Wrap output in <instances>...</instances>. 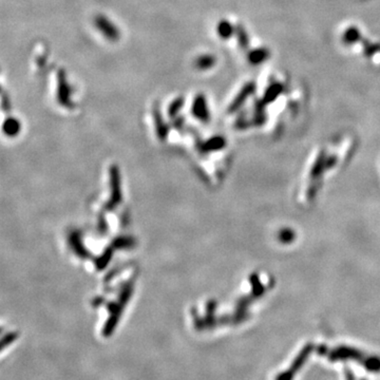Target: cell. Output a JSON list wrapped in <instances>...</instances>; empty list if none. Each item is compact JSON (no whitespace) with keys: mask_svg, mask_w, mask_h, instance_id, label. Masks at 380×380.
I'll list each match as a JSON object with an SVG mask.
<instances>
[{"mask_svg":"<svg viewBox=\"0 0 380 380\" xmlns=\"http://www.w3.org/2000/svg\"><path fill=\"white\" fill-rule=\"evenodd\" d=\"M15 339V335H8V336H5V337L3 338V340H2V347H4L5 345H6V342H9V343H10V342L12 341V340H14Z\"/></svg>","mask_w":380,"mask_h":380,"instance_id":"ba28073f","label":"cell"},{"mask_svg":"<svg viewBox=\"0 0 380 380\" xmlns=\"http://www.w3.org/2000/svg\"><path fill=\"white\" fill-rule=\"evenodd\" d=\"M192 113L199 119L206 120L208 118V108L204 95L200 94L194 98L192 104Z\"/></svg>","mask_w":380,"mask_h":380,"instance_id":"3957f363","label":"cell"},{"mask_svg":"<svg viewBox=\"0 0 380 380\" xmlns=\"http://www.w3.org/2000/svg\"><path fill=\"white\" fill-rule=\"evenodd\" d=\"M217 31H218L219 36H221L222 38H228V37H230L232 34V27L229 22L223 20V21L219 22Z\"/></svg>","mask_w":380,"mask_h":380,"instance_id":"8992f818","label":"cell"},{"mask_svg":"<svg viewBox=\"0 0 380 380\" xmlns=\"http://www.w3.org/2000/svg\"><path fill=\"white\" fill-rule=\"evenodd\" d=\"M95 27L107 39L115 41L119 38V31L111 20L104 15H97L94 19Z\"/></svg>","mask_w":380,"mask_h":380,"instance_id":"6da1fadb","label":"cell"},{"mask_svg":"<svg viewBox=\"0 0 380 380\" xmlns=\"http://www.w3.org/2000/svg\"><path fill=\"white\" fill-rule=\"evenodd\" d=\"M71 88L67 81L66 74L63 70L57 73V99L58 103L65 107L71 106Z\"/></svg>","mask_w":380,"mask_h":380,"instance_id":"7a4b0ae2","label":"cell"},{"mask_svg":"<svg viewBox=\"0 0 380 380\" xmlns=\"http://www.w3.org/2000/svg\"><path fill=\"white\" fill-rule=\"evenodd\" d=\"M183 103L184 100L182 97H177L175 98L172 103L170 104V106L168 107V112L170 113V115H174V114L176 112H179V110L182 108L183 106Z\"/></svg>","mask_w":380,"mask_h":380,"instance_id":"52a82bcc","label":"cell"},{"mask_svg":"<svg viewBox=\"0 0 380 380\" xmlns=\"http://www.w3.org/2000/svg\"><path fill=\"white\" fill-rule=\"evenodd\" d=\"M215 63V57L209 54H204L199 56L198 58L194 60V66L199 70H208L214 66Z\"/></svg>","mask_w":380,"mask_h":380,"instance_id":"277c9868","label":"cell"},{"mask_svg":"<svg viewBox=\"0 0 380 380\" xmlns=\"http://www.w3.org/2000/svg\"><path fill=\"white\" fill-rule=\"evenodd\" d=\"M19 128H20V125H19V122L14 118H9L6 119V122L3 125V130L9 135H14L19 131Z\"/></svg>","mask_w":380,"mask_h":380,"instance_id":"5b68a950","label":"cell"}]
</instances>
